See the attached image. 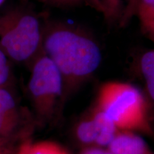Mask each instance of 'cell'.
Returning a JSON list of instances; mask_svg holds the SVG:
<instances>
[{"mask_svg":"<svg viewBox=\"0 0 154 154\" xmlns=\"http://www.w3.org/2000/svg\"><path fill=\"white\" fill-rule=\"evenodd\" d=\"M42 2L57 7H74L82 2L83 0H38Z\"/></svg>","mask_w":154,"mask_h":154,"instance_id":"obj_13","label":"cell"},{"mask_svg":"<svg viewBox=\"0 0 154 154\" xmlns=\"http://www.w3.org/2000/svg\"><path fill=\"white\" fill-rule=\"evenodd\" d=\"M76 138L83 143L109 146L118 129L103 111L94 106L76 125Z\"/></svg>","mask_w":154,"mask_h":154,"instance_id":"obj_5","label":"cell"},{"mask_svg":"<svg viewBox=\"0 0 154 154\" xmlns=\"http://www.w3.org/2000/svg\"><path fill=\"white\" fill-rule=\"evenodd\" d=\"M43 23L30 9L15 7L0 14V48L10 61L30 64L42 51Z\"/></svg>","mask_w":154,"mask_h":154,"instance_id":"obj_3","label":"cell"},{"mask_svg":"<svg viewBox=\"0 0 154 154\" xmlns=\"http://www.w3.org/2000/svg\"><path fill=\"white\" fill-rule=\"evenodd\" d=\"M5 145H6V141L0 140V152L7 151V150H8L7 149V146Z\"/></svg>","mask_w":154,"mask_h":154,"instance_id":"obj_17","label":"cell"},{"mask_svg":"<svg viewBox=\"0 0 154 154\" xmlns=\"http://www.w3.org/2000/svg\"><path fill=\"white\" fill-rule=\"evenodd\" d=\"M138 0H129L127 2L126 7L124 8V12H123L122 17H121L120 22L121 26H125L127 25L130 20L136 14V7H137Z\"/></svg>","mask_w":154,"mask_h":154,"instance_id":"obj_12","label":"cell"},{"mask_svg":"<svg viewBox=\"0 0 154 154\" xmlns=\"http://www.w3.org/2000/svg\"><path fill=\"white\" fill-rule=\"evenodd\" d=\"M81 154H113L109 151L99 149V148H89L82 151Z\"/></svg>","mask_w":154,"mask_h":154,"instance_id":"obj_15","label":"cell"},{"mask_svg":"<svg viewBox=\"0 0 154 154\" xmlns=\"http://www.w3.org/2000/svg\"><path fill=\"white\" fill-rule=\"evenodd\" d=\"M122 131L151 132L148 102L136 86L109 81L100 86L95 105Z\"/></svg>","mask_w":154,"mask_h":154,"instance_id":"obj_2","label":"cell"},{"mask_svg":"<svg viewBox=\"0 0 154 154\" xmlns=\"http://www.w3.org/2000/svg\"><path fill=\"white\" fill-rule=\"evenodd\" d=\"M10 153L9 152V150H7V151H2V152H0V154H9Z\"/></svg>","mask_w":154,"mask_h":154,"instance_id":"obj_18","label":"cell"},{"mask_svg":"<svg viewBox=\"0 0 154 154\" xmlns=\"http://www.w3.org/2000/svg\"><path fill=\"white\" fill-rule=\"evenodd\" d=\"M27 92L38 121L53 119L63 105V82L53 61L43 51L30 63Z\"/></svg>","mask_w":154,"mask_h":154,"instance_id":"obj_4","label":"cell"},{"mask_svg":"<svg viewBox=\"0 0 154 154\" xmlns=\"http://www.w3.org/2000/svg\"><path fill=\"white\" fill-rule=\"evenodd\" d=\"M108 146L113 154H151L143 138L131 131H118Z\"/></svg>","mask_w":154,"mask_h":154,"instance_id":"obj_7","label":"cell"},{"mask_svg":"<svg viewBox=\"0 0 154 154\" xmlns=\"http://www.w3.org/2000/svg\"><path fill=\"white\" fill-rule=\"evenodd\" d=\"M30 127L28 113L19 105L14 94L7 86L0 88V140H10Z\"/></svg>","mask_w":154,"mask_h":154,"instance_id":"obj_6","label":"cell"},{"mask_svg":"<svg viewBox=\"0 0 154 154\" xmlns=\"http://www.w3.org/2000/svg\"><path fill=\"white\" fill-rule=\"evenodd\" d=\"M136 66L143 82L146 96L154 103V49L146 50L140 54Z\"/></svg>","mask_w":154,"mask_h":154,"instance_id":"obj_8","label":"cell"},{"mask_svg":"<svg viewBox=\"0 0 154 154\" xmlns=\"http://www.w3.org/2000/svg\"><path fill=\"white\" fill-rule=\"evenodd\" d=\"M10 60L0 48V88L7 87L11 79Z\"/></svg>","mask_w":154,"mask_h":154,"instance_id":"obj_11","label":"cell"},{"mask_svg":"<svg viewBox=\"0 0 154 154\" xmlns=\"http://www.w3.org/2000/svg\"><path fill=\"white\" fill-rule=\"evenodd\" d=\"M42 51L53 61L63 82V104L99 68L102 54L87 31L63 21L43 23Z\"/></svg>","mask_w":154,"mask_h":154,"instance_id":"obj_1","label":"cell"},{"mask_svg":"<svg viewBox=\"0 0 154 154\" xmlns=\"http://www.w3.org/2000/svg\"><path fill=\"white\" fill-rule=\"evenodd\" d=\"M87 1L91 4V5L94 7V9L101 13V11H102L101 0H87Z\"/></svg>","mask_w":154,"mask_h":154,"instance_id":"obj_16","label":"cell"},{"mask_svg":"<svg viewBox=\"0 0 154 154\" xmlns=\"http://www.w3.org/2000/svg\"><path fill=\"white\" fill-rule=\"evenodd\" d=\"M129 0H128V2ZM101 13L109 24L120 22L124 9L122 8V0H101Z\"/></svg>","mask_w":154,"mask_h":154,"instance_id":"obj_10","label":"cell"},{"mask_svg":"<svg viewBox=\"0 0 154 154\" xmlns=\"http://www.w3.org/2000/svg\"><path fill=\"white\" fill-rule=\"evenodd\" d=\"M5 0H0V6L2 5L4 2H5Z\"/></svg>","mask_w":154,"mask_h":154,"instance_id":"obj_19","label":"cell"},{"mask_svg":"<svg viewBox=\"0 0 154 154\" xmlns=\"http://www.w3.org/2000/svg\"><path fill=\"white\" fill-rule=\"evenodd\" d=\"M18 154H69L58 144L53 142L43 141L26 143L19 149Z\"/></svg>","mask_w":154,"mask_h":154,"instance_id":"obj_9","label":"cell"},{"mask_svg":"<svg viewBox=\"0 0 154 154\" xmlns=\"http://www.w3.org/2000/svg\"><path fill=\"white\" fill-rule=\"evenodd\" d=\"M142 32L154 44V14L145 24L140 26Z\"/></svg>","mask_w":154,"mask_h":154,"instance_id":"obj_14","label":"cell"}]
</instances>
